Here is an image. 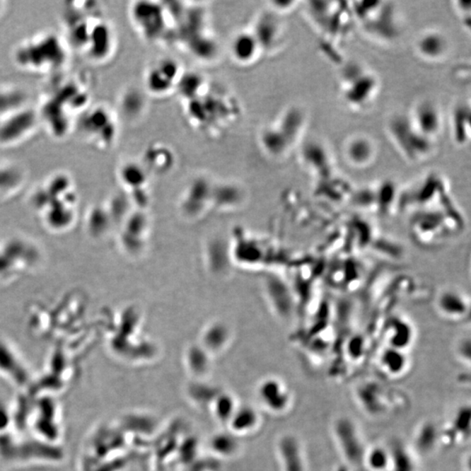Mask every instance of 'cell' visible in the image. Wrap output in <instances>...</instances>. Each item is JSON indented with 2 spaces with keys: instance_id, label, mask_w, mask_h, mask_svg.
<instances>
[{
  "instance_id": "4316f807",
  "label": "cell",
  "mask_w": 471,
  "mask_h": 471,
  "mask_svg": "<svg viewBox=\"0 0 471 471\" xmlns=\"http://www.w3.org/2000/svg\"><path fill=\"white\" fill-rule=\"evenodd\" d=\"M455 8L457 10V13L459 15L461 21L465 23V25L470 26V1H457L455 3Z\"/></svg>"
},
{
  "instance_id": "8fae6325",
  "label": "cell",
  "mask_w": 471,
  "mask_h": 471,
  "mask_svg": "<svg viewBox=\"0 0 471 471\" xmlns=\"http://www.w3.org/2000/svg\"><path fill=\"white\" fill-rule=\"evenodd\" d=\"M280 15L272 11L262 13L252 31L259 41L262 52L275 54L286 41V28Z\"/></svg>"
},
{
  "instance_id": "8992f818",
  "label": "cell",
  "mask_w": 471,
  "mask_h": 471,
  "mask_svg": "<svg viewBox=\"0 0 471 471\" xmlns=\"http://www.w3.org/2000/svg\"><path fill=\"white\" fill-rule=\"evenodd\" d=\"M74 129L86 143L99 149H107L117 140V115L106 105L89 106L78 115Z\"/></svg>"
},
{
  "instance_id": "7402d4cb",
  "label": "cell",
  "mask_w": 471,
  "mask_h": 471,
  "mask_svg": "<svg viewBox=\"0 0 471 471\" xmlns=\"http://www.w3.org/2000/svg\"><path fill=\"white\" fill-rule=\"evenodd\" d=\"M381 365L391 375H399L406 366V358L402 350L391 349L385 351L381 356Z\"/></svg>"
},
{
  "instance_id": "5bb4252c",
  "label": "cell",
  "mask_w": 471,
  "mask_h": 471,
  "mask_svg": "<svg viewBox=\"0 0 471 471\" xmlns=\"http://www.w3.org/2000/svg\"><path fill=\"white\" fill-rule=\"evenodd\" d=\"M414 50L422 61L429 63L443 62L450 52V42L442 31L426 30L414 42Z\"/></svg>"
},
{
  "instance_id": "603a6c76",
  "label": "cell",
  "mask_w": 471,
  "mask_h": 471,
  "mask_svg": "<svg viewBox=\"0 0 471 471\" xmlns=\"http://www.w3.org/2000/svg\"><path fill=\"white\" fill-rule=\"evenodd\" d=\"M366 460L370 470L385 471L390 467L391 453L383 447H376L366 455Z\"/></svg>"
},
{
  "instance_id": "cb8c5ba5",
  "label": "cell",
  "mask_w": 471,
  "mask_h": 471,
  "mask_svg": "<svg viewBox=\"0 0 471 471\" xmlns=\"http://www.w3.org/2000/svg\"><path fill=\"white\" fill-rule=\"evenodd\" d=\"M392 471H416L412 458L403 448L390 452Z\"/></svg>"
},
{
  "instance_id": "5b68a950",
  "label": "cell",
  "mask_w": 471,
  "mask_h": 471,
  "mask_svg": "<svg viewBox=\"0 0 471 471\" xmlns=\"http://www.w3.org/2000/svg\"><path fill=\"white\" fill-rule=\"evenodd\" d=\"M387 134L392 145L407 162L422 163L431 156L435 141L429 139L411 122L407 114H397L388 119Z\"/></svg>"
},
{
  "instance_id": "3957f363",
  "label": "cell",
  "mask_w": 471,
  "mask_h": 471,
  "mask_svg": "<svg viewBox=\"0 0 471 471\" xmlns=\"http://www.w3.org/2000/svg\"><path fill=\"white\" fill-rule=\"evenodd\" d=\"M380 91L379 77L361 63H347L339 73V95L343 104L350 110H368L375 103Z\"/></svg>"
},
{
  "instance_id": "83f0119b",
  "label": "cell",
  "mask_w": 471,
  "mask_h": 471,
  "mask_svg": "<svg viewBox=\"0 0 471 471\" xmlns=\"http://www.w3.org/2000/svg\"><path fill=\"white\" fill-rule=\"evenodd\" d=\"M8 410L6 407L0 403V431L5 429L7 425V420H8Z\"/></svg>"
},
{
  "instance_id": "44dd1931",
  "label": "cell",
  "mask_w": 471,
  "mask_h": 471,
  "mask_svg": "<svg viewBox=\"0 0 471 471\" xmlns=\"http://www.w3.org/2000/svg\"><path fill=\"white\" fill-rule=\"evenodd\" d=\"M205 80L204 76L194 72L182 73L175 88L185 99L199 98L201 91H204Z\"/></svg>"
},
{
  "instance_id": "f1b7e54d",
  "label": "cell",
  "mask_w": 471,
  "mask_h": 471,
  "mask_svg": "<svg viewBox=\"0 0 471 471\" xmlns=\"http://www.w3.org/2000/svg\"><path fill=\"white\" fill-rule=\"evenodd\" d=\"M6 6L5 2L0 1V15L5 12Z\"/></svg>"
},
{
  "instance_id": "ac0fdd59",
  "label": "cell",
  "mask_w": 471,
  "mask_h": 471,
  "mask_svg": "<svg viewBox=\"0 0 471 471\" xmlns=\"http://www.w3.org/2000/svg\"><path fill=\"white\" fill-rule=\"evenodd\" d=\"M450 129L452 140L458 146L469 144L470 139V105L459 103L451 112Z\"/></svg>"
},
{
  "instance_id": "7a4b0ae2",
  "label": "cell",
  "mask_w": 471,
  "mask_h": 471,
  "mask_svg": "<svg viewBox=\"0 0 471 471\" xmlns=\"http://www.w3.org/2000/svg\"><path fill=\"white\" fill-rule=\"evenodd\" d=\"M69 54L70 48L63 36L42 32L21 41L12 55L18 69L50 77L66 69Z\"/></svg>"
},
{
  "instance_id": "9a60e30c",
  "label": "cell",
  "mask_w": 471,
  "mask_h": 471,
  "mask_svg": "<svg viewBox=\"0 0 471 471\" xmlns=\"http://www.w3.org/2000/svg\"><path fill=\"white\" fill-rule=\"evenodd\" d=\"M301 160L306 169L320 178H327L334 170L332 153L317 140L306 141L301 148Z\"/></svg>"
},
{
  "instance_id": "277c9868",
  "label": "cell",
  "mask_w": 471,
  "mask_h": 471,
  "mask_svg": "<svg viewBox=\"0 0 471 471\" xmlns=\"http://www.w3.org/2000/svg\"><path fill=\"white\" fill-rule=\"evenodd\" d=\"M351 9L354 20L369 39L388 44L394 42L401 35V21L394 4L355 2Z\"/></svg>"
},
{
  "instance_id": "9c48e42d",
  "label": "cell",
  "mask_w": 471,
  "mask_h": 471,
  "mask_svg": "<svg viewBox=\"0 0 471 471\" xmlns=\"http://www.w3.org/2000/svg\"><path fill=\"white\" fill-rule=\"evenodd\" d=\"M167 10L155 2H136L130 6L132 23L146 40H157L166 32Z\"/></svg>"
},
{
  "instance_id": "ba28073f",
  "label": "cell",
  "mask_w": 471,
  "mask_h": 471,
  "mask_svg": "<svg viewBox=\"0 0 471 471\" xmlns=\"http://www.w3.org/2000/svg\"><path fill=\"white\" fill-rule=\"evenodd\" d=\"M339 2H310L308 13L314 25L325 35L337 38L347 32L349 18L353 13L351 7Z\"/></svg>"
},
{
  "instance_id": "d6986e66",
  "label": "cell",
  "mask_w": 471,
  "mask_h": 471,
  "mask_svg": "<svg viewBox=\"0 0 471 471\" xmlns=\"http://www.w3.org/2000/svg\"><path fill=\"white\" fill-rule=\"evenodd\" d=\"M437 308L442 315L450 320L463 319L469 313V303L457 290H445L437 298Z\"/></svg>"
},
{
  "instance_id": "e0dca14e",
  "label": "cell",
  "mask_w": 471,
  "mask_h": 471,
  "mask_svg": "<svg viewBox=\"0 0 471 471\" xmlns=\"http://www.w3.org/2000/svg\"><path fill=\"white\" fill-rule=\"evenodd\" d=\"M261 52L259 41L252 32L238 33L231 40V57L239 64L249 65L256 62Z\"/></svg>"
},
{
  "instance_id": "52a82bcc",
  "label": "cell",
  "mask_w": 471,
  "mask_h": 471,
  "mask_svg": "<svg viewBox=\"0 0 471 471\" xmlns=\"http://www.w3.org/2000/svg\"><path fill=\"white\" fill-rule=\"evenodd\" d=\"M117 48L115 33L104 16L97 18L88 25L76 48L89 62L103 64L110 61Z\"/></svg>"
},
{
  "instance_id": "484cf974",
  "label": "cell",
  "mask_w": 471,
  "mask_h": 471,
  "mask_svg": "<svg viewBox=\"0 0 471 471\" xmlns=\"http://www.w3.org/2000/svg\"><path fill=\"white\" fill-rule=\"evenodd\" d=\"M298 2L296 1H272L270 2L271 11L282 16L286 13L293 12L297 8Z\"/></svg>"
},
{
  "instance_id": "6da1fadb",
  "label": "cell",
  "mask_w": 471,
  "mask_h": 471,
  "mask_svg": "<svg viewBox=\"0 0 471 471\" xmlns=\"http://www.w3.org/2000/svg\"><path fill=\"white\" fill-rule=\"evenodd\" d=\"M66 70L50 76L37 110L40 123L55 138L67 136L78 115L91 106L88 81L82 76H67Z\"/></svg>"
},
{
  "instance_id": "4fadbf2b",
  "label": "cell",
  "mask_w": 471,
  "mask_h": 471,
  "mask_svg": "<svg viewBox=\"0 0 471 471\" xmlns=\"http://www.w3.org/2000/svg\"><path fill=\"white\" fill-rule=\"evenodd\" d=\"M182 74L180 65L174 59H161L146 74V87L153 95H166L175 88Z\"/></svg>"
},
{
  "instance_id": "ffe728a7",
  "label": "cell",
  "mask_w": 471,
  "mask_h": 471,
  "mask_svg": "<svg viewBox=\"0 0 471 471\" xmlns=\"http://www.w3.org/2000/svg\"><path fill=\"white\" fill-rule=\"evenodd\" d=\"M336 434H337L340 446L347 458L353 460L354 462H359V460L364 457L361 439L355 431L354 425L347 421H339L336 427Z\"/></svg>"
},
{
  "instance_id": "30bf717a",
  "label": "cell",
  "mask_w": 471,
  "mask_h": 471,
  "mask_svg": "<svg viewBox=\"0 0 471 471\" xmlns=\"http://www.w3.org/2000/svg\"><path fill=\"white\" fill-rule=\"evenodd\" d=\"M40 120L37 111L20 107L0 120V145L13 146L31 136Z\"/></svg>"
},
{
  "instance_id": "7c38bea8",
  "label": "cell",
  "mask_w": 471,
  "mask_h": 471,
  "mask_svg": "<svg viewBox=\"0 0 471 471\" xmlns=\"http://www.w3.org/2000/svg\"><path fill=\"white\" fill-rule=\"evenodd\" d=\"M407 115L414 127L429 139L435 141L442 132L443 115L440 107L434 100H419Z\"/></svg>"
},
{
  "instance_id": "d4e9b609",
  "label": "cell",
  "mask_w": 471,
  "mask_h": 471,
  "mask_svg": "<svg viewBox=\"0 0 471 471\" xmlns=\"http://www.w3.org/2000/svg\"><path fill=\"white\" fill-rule=\"evenodd\" d=\"M120 177H121L122 181L127 185H132L133 182L137 185V182L141 181V179L144 180V167L134 163H125L120 170Z\"/></svg>"
},
{
  "instance_id": "2e32d148",
  "label": "cell",
  "mask_w": 471,
  "mask_h": 471,
  "mask_svg": "<svg viewBox=\"0 0 471 471\" xmlns=\"http://www.w3.org/2000/svg\"><path fill=\"white\" fill-rule=\"evenodd\" d=\"M377 146L364 134H355L347 139L343 147V155L347 163L357 169L372 165L377 157Z\"/></svg>"
}]
</instances>
